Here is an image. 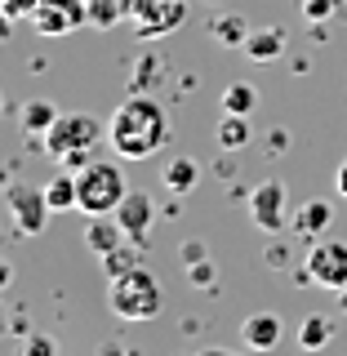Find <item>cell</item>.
Segmentation results:
<instances>
[{
    "label": "cell",
    "instance_id": "cell-25",
    "mask_svg": "<svg viewBox=\"0 0 347 356\" xmlns=\"http://www.w3.org/2000/svg\"><path fill=\"white\" fill-rule=\"evenodd\" d=\"M22 356H58V343H54L49 334H31V339L22 343Z\"/></svg>",
    "mask_w": 347,
    "mask_h": 356
},
{
    "label": "cell",
    "instance_id": "cell-6",
    "mask_svg": "<svg viewBox=\"0 0 347 356\" xmlns=\"http://www.w3.org/2000/svg\"><path fill=\"white\" fill-rule=\"evenodd\" d=\"M307 281L312 285H321V289H339L347 285V241L339 236H330V241H312V250H307Z\"/></svg>",
    "mask_w": 347,
    "mask_h": 356
},
{
    "label": "cell",
    "instance_id": "cell-22",
    "mask_svg": "<svg viewBox=\"0 0 347 356\" xmlns=\"http://www.w3.org/2000/svg\"><path fill=\"white\" fill-rule=\"evenodd\" d=\"M134 245H138V241H134ZM134 245H120V250H111L107 259H103V272H107V281H111V276H120V272H129V267H138V263H143Z\"/></svg>",
    "mask_w": 347,
    "mask_h": 356
},
{
    "label": "cell",
    "instance_id": "cell-4",
    "mask_svg": "<svg viewBox=\"0 0 347 356\" xmlns=\"http://www.w3.org/2000/svg\"><path fill=\"white\" fill-rule=\"evenodd\" d=\"M103 120H94L89 111H72V116H58L54 120V129L45 134L40 147L54 156V161H63L67 152H94L98 143H103Z\"/></svg>",
    "mask_w": 347,
    "mask_h": 356
},
{
    "label": "cell",
    "instance_id": "cell-3",
    "mask_svg": "<svg viewBox=\"0 0 347 356\" xmlns=\"http://www.w3.org/2000/svg\"><path fill=\"white\" fill-rule=\"evenodd\" d=\"M76 183H81V209L89 218L94 214H116V205L129 196L125 174H120V165H111V161H89L85 170L76 174Z\"/></svg>",
    "mask_w": 347,
    "mask_h": 356
},
{
    "label": "cell",
    "instance_id": "cell-29",
    "mask_svg": "<svg viewBox=\"0 0 347 356\" xmlns=\"http://www.w3.org/2000/svg\"><path fill=\"white\" fill-rule=\"evenodd\" d=\"M196 356H241V352H232V348H205V352H196Z\"/></svg>",
    "mask_w": 347,
    "mask_h": 356
},
{
    "label": "cell",
    "instance_id": "cell-2",
    "mask_svg": "<svg viewBox=\"0 0 347 356\" xmlns=\"http://www.w3.org/2000/svg\"><path fill=\"white\" fill-rule=\"evenodd\" d=\"M107 303L120 321H152L156 312L165 307V289L147 267L138 263V267H129V272H120V276L107 281Z\"/></svg>",
    "mask_w": 347,
    "mask_h": 356
},
{
    "label": "cell",
    "instance_id": "cell-28",
    "mask_svg": "<svg viewBox=\"0 0 347 356\" xmlns=\"http://www.w3.org/2000/svg\"><path fill=\"white\" fill-rule=\"evenodd\" d=\"M334 187H339V196L347 200V161L339 165V174H334Z\"/></svg>",
    "mask_w": 347,
    "mask_h": 356
},
{
    "label": "cell",
    "instance_id": "cell-21",
    "mask_svg": "<svg viewBox=\"0 0 347 356\" xmlns=\"http://www.w3.org/2000/svg\"><path fill=\"white\" fill-rule=\"evenodd\" d=\"M339 14H347V0H303V18L316 22V27H325Z\"/></svg>",
    "mask_w": 347,
    "mask_h": 356
},
{
    "label": "cell",
    "instance_id": "cell-10",
    "mask_svg": "<svg viewBox=\"0 0 347 356\" xmlns=\"http://www.w3.org/2000/svg\"><path fill=\"white\" fill-rule=\"evenodd\" d=\"M125 241H129V236H125V227L116 222V214H94V218L85 222V245L98 254V259H107V254L120 250Z\"/></svg>",
    "mask_w": 347,
    "mask_h": 356
},
{
    "label": "cell",
    "instance_id": "cell-12",
    "mask_svg": "<svg viewBox=\"0 0 347 356\" xmlns=\"http://www.w3.org/2000/svg\"><path fill=\"white\" fill-rule=\"evenodd\" d=\"M45 196H49V209H54V214L81 209V183H76L72 170H58L54 178H45Z\"/></svg>",
    "mask_w": 347,
    "mask_h": 356
},
{
    "label": "cell",
    "instance_id": "cell-27",
    "mask_svg": "<svg viewBox=\"0 0 347 356\" xmlns=\"http://www.w3.org/2000/svg\"><path fill=\"white\" fill-rule=\"evenodd\" d=\"M200 259H205V245H200V241H187V245H183V263L192 267V263H200Z\"/></svg>",
    "mask_w": 347,
    "mask_h": 356
},
{
    "label": "cell",
    "instance_id": "cell-30",
    "mask_svg": "<svg viewBox=\"0 0 347 356\" xmlns=\"http://www.w3.org/2000/svg\"><path fill=\"white\" fill-rule=\"evenodd\" d=\"M98 356H125V352H120V348H116V343H107V348H103V352H98Z\"/></svg>",
    "mask_w": 347,
    "mask_h": 356
},
{
    "label": "cell",
    "instance_id": "cell-7",
    "mask_svg": "<svg viewBox=\"0 0 347 356\" xmlns=\"http://www.w3.org/2000/svg\"><path fill=\"white\" fill-rule=\"evenodd\" d=\"M9 214H14V227L22 232V236H36V232H45V222H49V196H45V187H27V183H9Z\"/></svg>",
    "mask_w": 347,
    "mask_h": 356
},
{
    "label": "cell",
    "instance_id": "cell-24",
    "mask_svg": "<svg viewBox=\"0 0 347 356\" xmlns=\"http://www.w3.org/2000/svg\"><path fill=\"white\" fill-rule=\"evenodd\" d=\"M214 263H209V259H200V263H192V267H187V281H192L196 289H214Z\"/></svg>",
    "mask_w": 347,
    "mask_h": 356
},
{
    "label": "cell",
    "instance_id": "cell-15",
    "mask_svg": "<svg viewBox=\"0 0 347 356\" xmlns=\"http://www.w3.org/2000/svg\"><path fill=\"white\" fill-rule=\"evenodd\" d=\"M31 27H36L40 36H67V31L76 27V18L67 14V9H58L54 0H40V5L31 9Z\"/></svg>",
    "mask_w": 347,
    "mask_h": 356
},
{
    "label": "cell",
    "instance_id": "cell-14",
    "mask_svg": "<svg viewBox=\"0 0 347 356\" xmlns=\"http://www.w3.org/2000/svg\"><path fill=\"white\" fill-rule=\"evenodd\" d=\"M334 334H339V321L325 316V312H316V316H307L303 325H298V348L303 352H321L334 343Z\"/></svg>",
    "mask_w": 347,
    "mask_h": 356
},
{
    "label": "cell",
    "instance_id": "cell-31",
    "mask_svg": "<svg viewBox=\"0 0 347 356\" xmlns=\"http://www.w3.org/2000/svg\"><path fill=\"white\" fill-rule=\"evenodd\" d=\"M339 307H343V312H347V285H343V289H339Z\"/></svg>",
    "mask_w": 347,
    "mask_h": 356
},
{
    "label": "cell",
    "instance_id": "cell-19",
    "mask_svg": "<svg viewBox=\"0 0 347 356\" xmlns=\"http://www.w3.org/2000/svg\"><path fill=\"white\" fill-rule=\"evenodd\" d=\"M165 187H170L174 196H183V192H192L196 187V178H200V170H196V161H187V156H178V161H170L165 165Z\"/></svg>",
    "mask_w": 347,
    "mask_h": 356
},
{
    "label": "cell",
    "instance_id": "cell-18",
    "mask_svg": "<svg viewBox=\"0 0 347 356\" xmlns=\"http://www.w3.org/2000/svg\"><path fill=\"white\" fill-rule=\"evenodd\" d=\"M58 116H63V111L54 107L49 98H36V103H27V107H22V129H27L31 138H36V134L45 138V134L54 129V120H58Z\"/></svg>",
    "mask_w": 347,
    "mask_h": 356
},
{
    "label": "cell",
    "instance_id": "cell-5",
    "mask_svg": "<svg viewBox=\"0 0 347 356\" xmlns=\"http://www.w3.org/2000/svg\"><path fill=\"white\" fill-rule=\"evenodd\" d=\"M245 209H250L254 227L272 232V236L294 222V214H289V187L281 183V178H263V183L250 192V200H245Z\"/></svg>",
    "mask_w": 347,
    "mask_h": 356
},
{
    "label": "cell",
    "instance_id": "cell-17",
    "mask_svg": "<svg viewBox=\"0 0 347 356\" xmlns=\"http://www.w3.org/2000/svg\"><path fill=\"white\" fill-rule=\"evenodd\" d=\"M214 138H218V147H223V152H241V147H250V116H236V111H227V116L218 120Z\"/></svg>",
    "mask_w": 347,
    "mask_h": 356
},
{
    "label": "cell",
    "instance_id": "cell-26",
    "mask_svg": "<svg viewBox=\"0 0 347 356\" xmlns=\"http://www.w3.org/2000/svg\"><path fill=\"white\" fill-rule=\"evenodd\" d=\"M40 0H0V9H5V18H31V9H36Z\"/></svg>",
    "mask_w": 347,
    "mask_h": 356
},
{
    "label": "cell",
    "instance_id": "cell-1",
    "mask_svg": "<svg viewBox=\"0 0 347 356\" xmlns=\"http://www.w3.org/2000/svg\"><path fill=\"white\" fill-rule=\"evenodd\" d=\"M107 143L120 161H147L170 143V116L152 94H129L107 125Z\"/></svg>",
    "mask_w": 347,
    "mask_h": 356
},
{
    "label": "cell",
    "instance_id": "cell-8",
    "mask_svg": "<svg viewBox=\"0 0 347 356\" xmlns=\"http://www.w3.org/2000/svg\"><path fill=\"white\" fill-rule=\"evenodd\" d=\"M281 334H285V321L276 312H254V316L241 321V343L250 352H272L281 343Z\"/></svg>",
    "mask_w": 347,
    "mask_h": 356
},
{
    "label": "cell",
    "instance_id": "cell-20",
    "mask_svg": "<svg viewBox=\"0 0 347 356\" xmlns=\"http://www.w3.org/2000/svg\"><path fill=\"white\" fill-rule=\"evenodd\" d=\"M254 107H259V89H254V85L236 81V85H227V89H223V111H236V116H250Z\"/></svg>",
    "mask_w": 347,
    "mask_h": 356
},
{
    "label": "cell",
    "instance_id": "cell-23",
    "mask_svg": "<svg viewBox=\"0 0 347 356\" xmlns=\"http://www.w3.org/2000/svg\"><path fill=\"white\" fill-rule=\"evenodd\" d=\"M120 14H125V0H89V22L94 27H111Z\"/></svg>",
    "mask_w": 347,
    "mask_h": 356
},
{
    "label": "cell",
    "instance_id": "cell-11",
    "mask_svg": "<svg viewBox=\"0 0 347 356\" xmlns=\"http://www.w3.org/2000/svg\"><path fill=\"white\" fill-rule=\"evenodd\" d=\"M285 27H276V22H267V27H254L250 31V40H245V54H250L254 63H272V58H281L285 54Z\"/></svg>",
    "mask_w": 347,
    "mask_h": 356
},
{
    "label": "cell",
    "instance_id": "cell-13",
    "mask_svg": "<svg viewBox=\"0 0 347 356\" xmlns=\"http://www.w3.org/2000/svg\"><path fill=\"white\" fill-rule=\"evenodd\" d=\"M330 222H334V205H330V200H307V205L294 214V222H289V227H294L303 241H316L321 232L330 227Z\"/></svg>",
    "mask_w": 347,
    "mask_h": 356
},
{
    "label": "cell",
    "instance_id": "cell-16",
    "mask_svg": "<svg viewBox=\"0 0 347 356\" xmlns=\"http://www.w3.org/2000/svg\"><path fill=\"white\" fill-rule=\"evenodd\" d=\"M250 31H254V27H250L241 14H218L214 22H209V36H214L218 44H227V49H245Z\"/></svg>",
    "mask_w": 347,
    "mask_h": 356
},
{
    "label": "cell",
    "instance_id": "cell-9",
    "mask_svg": "<svg viewBox=\"0 0 347 356\" xmlns=\"http://www.w3.org/2000/svg\"><path fill=\"white\" fill-rule=\"evenodd\" d=\"M152 218H156V200H152L147 192H129V196L116 205V222L125 227V236L138 241V245H143V236H147Z\"/></svg>",
    "mask_w": 347,
    "mask_h": 356
}]
</instances>
